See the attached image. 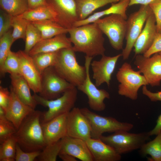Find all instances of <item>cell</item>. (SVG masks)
<instances>
[{"label": "cell", "instance_id": "18", "mask_svg": "<svg viewBox=\"0 0 161 161\" xmlns=\"http://www.w3.org/2000/svg\"><path fill=\"white\" fill-rule=\"evenodd\" d=\"M60 152L69 154L82 161H94L86 141L66 135L61 139Z\"/></svg>", "mask_w": 161, "mask_h": 161}, {"label": "cell", "instance_id": "5", "mask_svg": "<svg viewBox=\"0 0 161 161\" xmlns=\"http://www.w3.org/2000/svg\"><path fill=\"white\" fill-rule=\"evenodd\" d=\"M150 136L148 132L134 133L120 131L109 135H103L100 139L121 155L140 149Z\"/></svg>", "mask_w": 161, "mask_h": 161}, {"label": "cell", "instance_id": "24", "mask_svg": "<svg viewBox=\"0 0 161 161\" xmlns=\"http://www.w3.org/2000/svg\"><path fill=\"white\" fill-rule=\"evenodd\" d=\"M129 0H122L117 2L112 3L109 8L95 13L83 20L77 21L74 24L73 27L94 22L104 16L112 14L120 15L127 20L128 18L126 10L129 6Z\"/></svg>", "mask_w": 161, "mask_h": 161}, {"label": "cell", "instance_id": "6", "mask_svg": "<svg viewBox=\"0 0 161 161\" xmlns=\"http://www.w3.org/2000/svg\"><path fill=\"white\" fill-rule=\"evenodd\" d=\"M116 79L120 83L118 92L132 100L138 98V92L140 88L148 84L144 76L139 71L134 70L131 65L125 62L119 69L116 75Z\"/></svg>", "mask_w": 161, "mask_h": 161}, {"label": "cell", "instance_id": "16", "mask_svg": "<svg viewBox=\"0 0 161 161\" xmlns=\"http://www.w3.org/2000/svg\"><path fill=\"white\" fill-rule=\"evenodd\" d=\"M56 12L58 23L70 29L79 20L75 0H47Z\"/></svg>", "mask_w": 161, "mask_h": 161}, {"label": "cell", "instance_id": "27", "mask_svg": "<svg viewBox=\"0 0 161 161\" xmlns=\"http://www.w3.org/2000/svg\"><path fill=\"white\" fill-rule=\"evenodd\" d=\"M31 22L40 31L42 40L51 38L60 34H66L68 33L69 30L51 20Z\"/></svg>", "mask_w": 161, "mask_h": 161}, {"label": "cell", "instance_id": "8", "mask_svg": "<svg viewBox=\"0 0 161 161\" xmlns=\"http://www.w3.org/2000/svg\"><path fill=\"white\" fill-rule=\"evenodd\" d=\"M94 22L107 37L114 49H123L126 33V19L120 15L112 14L99 18Z\"/></svg>", "mask_w": 161, "mask_h": 161}, {"label": "cell", "instance_id": "7", "mask_svg": "<svg viewBox=\"0 0 161 161\" xmlns=\"http://www.w3.org/2000/svg\"><path fill=\"white\" fill-rule=\"evenodd\" d=\"M89 120L91 128V137L100 139L105 132H114L120 131H129L134 127L131 123L121 122L111 117L101 116L86 107L80 109Z\"/></svg>", "mask_w": 161, "mask_h": 161}, {"label": "cell", "instance_id": "32", "mask_svg": "<svg viewBox=\"0 0 161 161\" xmlns=\"http://www.w3.org/2000/svg\"><path fill=\"white\" fill-rule=\"evenodd\" d=\"M17 130L13 124L6 117L4 110L0 107V143L13 136Z\"/></svg>", "mask_w": 161, "mask_h": 161}, {"label": "cell", "instance_id": "25", "mask_svg": "<svg viewBox=\"0 0 161 161\" xmlns=\"http://www.w3.org/2000/svg\"><path fill=\"white\" fill-rule=\"evenodd\" d=\"M18 16L30 22L51 20L58 23L57 14L52 6L48 2L46 5L29 9Z\"/></svg>", "mask_w": 161, "mask_h": 161}, {"label": "cell", "instance_id": "15", "mask_svg": "<svg viewBox=\"0 0 161 161\" xmlns=\"http://www.w3.org/2000/svg\"><path fill=\"white\" fill-rule=\"evenodd\" d=\"M20 62V74L29 84L34 93L41 89V74L36 67L32 56L24 51L16 52Z\"/></svg>", "mask_w": 161, "mask_h": 161}, {"label": "cell", "instance_id": "26", "mask_svg": "<svg viewBox=\"0 0 161 161\" xmlns=\"http://www.w3.org/2000/svg\"><path fill=\"white\" fill-rule=\"evenodd\" d=\"M122 0H75L79 20H83L95 10Z\"/></svg>", "mask_w": 161, "mask_h": 161}, {"label": "cell", "instance_id": "13", "mask_svg": "<svg viewBox=\"0 0 161 161\" xmlns=\"http://www.w3.org/2000/svg\"><path fill=\"white\" fill-rule=\"evenodd\" d=\"M67 135L85 141L91 138V128L89 121L80 109L74 107L68 113Z\"/></svg>", "mask_w": 161, "mask_h": 161}, {"label": "cell", "instance_id": "31", "mask_svg": "<svg viewBox=\"0 0 161 161\" xmlns=\"http://www.w3.org/2000/svg\"><path fill=\"white\" fill-rule=\"evenodd\" d=\"M16 140L14 136L0 143V161H15Z\"/></svg>", "mask_w": 161, "mask_h": 161}, {"label": "cell", "instance_id": "3", "mask_svg": "<svg viewBox=\"0 0 161 161\" xmlns=\"http://www.w3.org/2000/svg\"><path fill=\"white\" fill-rule=\"evenodd\" d=\"M72 47L59 51L57 61L53 66L61 77L77 87L85 80L86 71L85 66L78 62L75 52Z\"/></svg>", "mask_w": 161, "mask_h": 161}, {"label": "cell", "instance_id": "37", "mask_svg": "<svg viewBox=\"0 0 161 161\" xmlns=\"http://www.w3.org/2000/svg\"><path fill=\"white\" fill-rule=\"evenodd\" d=\"M12 31L10 30L0 37V71L2 70L4 62L14 42Z\"/></svg>", "mask_w": 161, "mask_h": 161}, {"label": "cell", "instance_id": "23", "mask_svg": "<svg viewBox=\"0 0 161 161\" xmlns=\"http://www.w3.org/2000/svg\"><path fill=\"white\" fill-rule=\"evenodd\" d=\"M11 88L19 99L33 109L37 105L30 92V87L20 74L10 75Z\"/></svg>", "mask_w": 161, "mask_h": 161}, {"label": "cell", "instance_id": "41", "mask_svg": "<svg viewBox=\"0 0 161 161\" xmlns=\"http://www.w3.org/2000/svg\"><path fill=\"white\" fill-rule=\"evenodd\" d=\"M161 52V33L157 32L152 44L148 50L143 55L149 57L156 53Z\"/></svg>", "mask_w": 161, "mask_h": 161}, {"label": "cell", "instance_id": "33", "mask_svg": "<svg viewBox=\"0 0 161 161\" xmlns=\"http://www.w3.org/2000/svg\"><path fill=\"white\" fill-rule=\"evenodd\" d=\"M41 40V36L40 31L31 22L29 21L26 32L24 51L29 54L31 49Z\"/></svg>", "mask_w": 161, "mask_h": 161}, {"label": "cell", "instance_id": "9", "mask_svg": "<svg viewBox=\"0 0 161 161\" xmlns=\"http://www.w3.org/2000/svg\"><path fill=\"white\" fill-rule=\"evenodd\" d=\"M152 13L149 5H141L138 10L131 13L127 18L125 38L126 45L121 53L123 60L129 58L144 24Z\"/></svg>", "mask_w": 161, "mask_h": 161}, {"label": "cell", "instance_id": "40", "mask_svg": "<svg viewBox=\"0 0 161 161\" xmlns=\"http://www.w3.org/2000/svg\"><path fill=\"white\" fill-rule=\"evenodd\" d=\"M149 5L155 18L157 32L161 30V0H155Z\"/></svg>", "mask_w": 161, "mask_h": 161}, {"label": "cell", "instance_id": "14", "mask_svg": "<svg viewBox=\"0 0 161 161\" xmlns=\"http://www.w3.org/2000/svg\"><path fill=\"white\" fill-rule=\"evenodd\" d=\"M101 56L100 60H94L91 63L93 78L97 87L105 83L109 87L117 61L122 55L120 54L113 56L104 55Z\"/></svg>", "mask_w": 161, "mask_h": 161}, {"label": "cell", "instance_id": "44", "mask_svg": "<svg viewBox=\"0 0 161 161\" xmlns=\"http://www.w3.org/2000/svg\"><path fill=\"white\" fill-rule=\"evenodd\" d=\"M29 9H32L47 4V0H27Z\"/></svg>", "mask_w": 161, "mask_h": 161}, {"label": "cell", "instance_id": "43", "mask_svg": "<svg viewBox=\"0 0 161 161\" xmlns=\"http://www.w3.org/2000/svg\"><path fill=\"white\" fill-rule=\"evenodd\" d=\"M143 94L148 97L152 101H161V91L153 92L148 90L146 86H143L142 89Z\"/></svg>", "mask_w": 161, "mask_h": 161}, {"label": "cell", "instance_id": "17", "mask_svg": "<svg viewBox=\"0 0 161 161\" xmlns=\"http://www.w3.org/2000/svg\"><path fill=\"white\" fill-rule=\"evenodd\" d=\"M68 113L58 116L47 122L41 123L46 145L56 142L67 135Z\"/></svg>", "mask_w": 161, "mask_h": 161}, {"label": "cell", "instance_id": "19", "mask_svg": "<svg viewBox=\"0 0 161 161\" xmlns=\"http://www.w3.org/2000/svg\"><path fill=\"white\" fill-rule=\"evenodd\" d=\"M157 32L156 19L152 12L146 20L134 44V50L135 56L143 55L148 50Z\"/></svg>", "mask_w": 161, "mask_h": 161}, {"label": "cell", "instance_id": "29", "mask_svg": "<svg viewBox=\"0 0 161 161\" xmlns=\"http://www.w3.org/2000/svg\"><path fill=\"white\" fill-rule=\"evenodd\" d=\"M1 9L13 16H20L29 9L27 0H0Z\"/></svg>", "mask_w": 161, "mask_h": 161}, {"label": "cell", "instance_id": "35", "mask_svg": "<svg viewBox=\"0 0 161 161\" xmlns=\"http://www.w3.org/2000/svg\"><path fill=\"white\" fill-rule=\"evenodd\" d=\"M61 148V139L53 143L47 145L37 158L40 161H56Z\"/></svg>", "mask_w": 161, "mask_h": 161}, {"label": "cell", "instance_id": "46", "mask_svg": "<svg viewBox=\"0 0 161 161\" xmlns=\"http://www.w3.org/2000/svg\"><path fill=\"white\" fill-rule=\"evenodd\" d=\"M63 161H77V159L69 154L60 152L58 156Z\"/></svg>", "mask_w": 161, "mask_h": 161}, {"label": "cell", "instance_id": "34", "mask_svg": "<svg viewBox=\"0 0 161 161\" xmlns=\"http://www.w3.org/2000/svg\"><path fill=\"white\" fill-rule=\"evenodd\" d=\"M7 73L10 75L20 74V62L16 52L10 51L0 71V76L3 77Z\"/></svg>", "mask_w": 161, "mask_h": 161}, {"label": "cell", "instance_id": "10", "mask_svg": "<svg viewBox=\"0 0 161 161\" xmlns=\"http://www.w3.org/2000/svg\"><path fill=\"white\" fill-rule=\"evenodd\" d=\"M41 75L39 95L46 99H56L68 89L75 86L61 77L53 66L46 69Z\"/></svg>", "mask_w": 161, "mask_h": 161}, {"label": "cell", "instance_id": "2", "mask_svg": "<svg viewBox=\"0 0 161 161\" xmlns=\"http://www.w3.org/2000/svg\"><path fill=\"white\" fill-rule=\"evenodd\" d=\"M42 114L34 109L25 118L13 135L25 151H41L47 145L41 124Z\"/></svg>", "mask_w": 161, "mask_h": 161}, {"label": "cell", "instance_id": "45", "mask_svg": "<svg viewBox=\"0 0 161 161\" xmlns=\"http://www.w3.org/2000/svg\"><path fill=\"white\" fill-rule=\"evenodd\" d=\"M161 131V114L158 117L156 124L154 127L151 130L148 132L151 136L153 135H157Z\"/></svg>", "mask_w": 161, "mask_h": 161}, {"label": "cell", "instance_id": "47", "mask_svg": "<svg viewBox=\"0 0 161 161\" xmlns=\"http://www.w3.org/2000/svg\"><path fill=\"white\" fill-rule=\"evenodd\" d=\"M154 0H129V6L135 4L149 5Z\"/></svg>", "mask_w": 161, "mask_h": 161}, {"label": "cell", "instance_id": "22", "mask_svg": "<svg viewBox=\"0 0 161 161\" xmlns=\"http://www.w3.org/2000/svg\"><path fill=\"white\" fill-rule=\"evenodd\" d=\"M72 46V44L66 33L61 34L41 40L31 49L29 54L32 56L41 53L54 52Z\"/></svg>", "mask_w": 161, "mask_h": 161}, {"label": "cell", "instance_id": "38", "mask_svg": "<svg viewBox=\"0 0 161 161\" xmlns=\"http://www.w3.org/2000/svg\"><path fill=\"white\" fill-rule=\"evenodd\" d=\"M41 151L26 152L17 144L16 147V161H33L36 159Z\"/></svg>", "mask_w": 161, "mask_h": 161}, {"label": "cell", "instance_id": "30", "mask_svg": "<svg viewBox=\"0 0 161 161\" xmlns=\"http://www.w3.org/2000/svg\"><path fill=\"white\" fill-rule=\"evenodd\" d=\"M59 51L41 53L31 56L36 67L41 74L47 68L55 65L58 59Z\"/></svg>", "mask_w": 161, "mask_h": 161}, {"label": "cell", "instance_id": "21", "mask_svg": "<svg viewBox=\"0 0 161 161\" xmlns=\"http://www.w3.org/2000/svg\"><path fill=\"white\" fill-rule=\"evenodd\" d=\"M85 141L94 161H119L121 160V155L100 139L91 137Z\"/></svg>", "mask_w": 161, "mask_h": 161}, {"label": "cell", "instance_id": "48", "mask_svg": "<svg viewBox=\"0 0 161 161\" xmlns=\"http://www.w3.org/2000/svg\"><path fill=\"white\" fill-rule=\"evenodd\" d=\"M160 54V55L161 56V52H159V53H158Z\"/></svg>", "mask_w": 161, "mask_h": 161}, {"label": "cell", "instance_id": "4", "mask_svg": "<svg viewBox=\"0 0 161 161\" xmlns=\"http://www.w3.org/2000/svg\"><path fill=\"white\" fill-rule=\"evenodd\" d=\"M77 95L78 89L75 86L68 89L60 97L53 100L46 99L34 93L33 96L37 105L48 108L47 111L42 112L41 123L47 122L58 116L69 113L74 107Z\"/></svg>", "mask_w": 161, "mask_h": 161}, {"label": "cell", "instance_id": "1", "mask_svg": "<svg viewBox=\"0 0 161 161\" xmlns=\"http://www.w3.org/2000/svg\"><path fill=\"white\" fill-rule=\"evenodd\" d=\"M68 33L75 52L92 57L105 55L103 34L95 22L73 27Z\"/></svg>", "mask_w": 161, "mask_h": 161}, {"label": "cell", "instance_id": "36", "mask_svg": "<svg viewBox=\"0 0 161 161\" xmlns=\"http://www.w3.org/2000/svg\"><path fill=\"white\" fill-rule=\"evenodd\" d=\"M29 22L19 16H13L11 23V27L13 28L12 35L14 42L20 38L25 40L26 31Z\"/></svg>", "mask_w": 161, "mask_h": 161}, {"label": "cell", "instance_id": "11", "mask_svg": "<svg viewBox=\"0 0 161 161\" xmlns=\"http://www.w3.org/2000/svg\"><path fill=\"white\" fill-rule=\"evenodd\" d=\"M92 58V57L85 56L84 65L86 69V76L84 82L77 88L86 95L88 103L91 109L95 111L101 112L106 108L104 100L109 99L110 95L106 90L98 89L91 80L89 69Z\"/></svg>", "mask_w": 161, "mask_h": 161}, {"label": "cell", "instance_id": "42", "mask_svg": "<svg viewBox=\"0 0 161 161\" xmlns=\"http://www.w3.org/2000/svg\"><path fill=\"white\" fill-rule=\"evenodd\" d=\"M10 99V92L7 88L0 86V106L5 112L9 105Z\"/></svg>", "mask_w": 161, "mask_h": 161}, {"label": "cell", "instance_id": "39", "mask_svg": "<svg viewBox=\"0 0 161 161\" xmlns=\"http://www.w3.org/2000/svg\"><path fill=\"white\" fill-rule=\"evenodd\" d=\"M13 16L1 9L0 11V37L11 27Z\"/></svg>", "mask_w": 161, "mask_h": 161}, {"label": "cell", "instance_id": "28", "mask_svg": "<svg viewBox=\"0 0 161 161\" xmlns=\"http://www.w3.org/2000/svg\"><path fill=\"white\" fill-rule=\"evenodd\" d=\"M153 140L145 143L139 149L140 154L143 157L149 155L150 161H161V131Z\"/></svg>", "mask_w": 161, "mask_h": 161}, {"label": "cell", "instance_id": "20", "mask_svg": "<svg viewBox=\"0 0 161 161\" xmlns=\"http://www.w3.org/2000/svg\"><path fill=\"white\" fill-rule=\"evenodd\" d=\"M10 91V101L5 114L17 129L25 118L35 109L21 100L11 87Z\"/></svg>", "mask_w": 161, "mask_h": 161}, {"label": "cell", "instance_id": "49", "mask_svg": "<svg viewBox=\"0 0 161 161\" xmlns=\"http://www.w3.org/2000/svg\"><path fill=\"white\" fill-rule=\"evenodd\" d=\"M160 32L161 33V30Z\"/></svg>", "mask_w": 161, "mask_h": 161}, {"label": "cell", "instance_id": "12", "mask_svg": "<svg viewBox=\"0 0 161 161\" xmlns=\"http://www.w3.org/2000/svg\"><path fill=\"white\" fill-rule=\"evenodd\" d=\"M134 64L152 86L160 85L161 81V56L156 53L149 57L143 55H136Z\"/></svg>", "mask_w": 161, "mask_h": 161}]
</instances>
